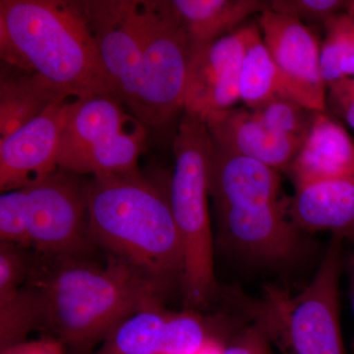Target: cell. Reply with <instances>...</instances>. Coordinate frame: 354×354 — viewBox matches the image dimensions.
<instances>
[{"mask_svg": "<svg viewBox=\"0 0 354 354\" xmlns=\"http://www.w3.org/2000/svg\"><path fill=\"white\" fill-rule=\"evenodd\" d=\"M191 50L164 1H153L138 66L123 104L150 127H164L183 109Z\"/></svg>", "mask_w": 354, "mask_h": 354, "instance_id": "52a82bcc", "label": "cell"}, {"mask_svg": "<svg viewBox=\"0 0 354 354\" xmlns=\"http://www.w3.org/2000/svg\"><path fill=\"white\" fill-rule=\"evenodd\" d=\"M351 305H353V311L354 315V255L353 259V265H351Z\"/></svg>", "mask_w": 354, "mask_h": 354, "instance_id": "1f68e13d", "label": "cell"}, {"mask_svg": "<svg viewBox=\"0 0 354 354\" xmlns=\"http://www.w3.org/2000/svg\"><path fill=\"white\" fill-rule=\"evenodd\" d=\"M295 187L330 179H354V143L327 113L317 111L309 134L286 169Z\"/></svg>", "mask_w": 354, "mask_h": 354, "instance_id": "9a60e30c", "label": "cell"}, {"mask_svg": "<svg viewBox=\"0 0 354 354\" xmlns=\"http://www.w3.org/2000/svg\"><path fill=\"white\" fill-rule=\"evenodd\" d=\"M349 17L351 18L354 24V1H349L348 6V12Z\"/></svg>", "mask_w": 354, "mask_h": 354, "instance_id": "d6a6232c", "label": "cell"}, {"mask_svg": "<svg viewBox=\"0 0 354 354\" xmlns=\"http://www.w3.org/2000/svg\"><path fill=\"white\" fill-rule=\"evenodd\" d=\"M277 169L213 141L209 165V195L216 209L252 207L281 200Z\"/></svg>", "mask_w": 354, "mask_h": 354, "instance_id": "4fadbf2b", "label": "cell"}, {"mask_svg": "<svg viewBox=\"0 0 354 354\" xmlns=\"http://www.w3.org/2000/svg\"><path fill=\"white\" fill-rule=\"evenodd\" d=\"M320 69L326 86L354 77V24L348 13H339L324 25Z\"/></svg>", "mask_w": 354, "mask_h": 354, "instance_id": "7402d4cb", "label": "cell"}, {"mask_svg": "<svg viewBox=\"0 0 354 354\" xmlns=\"http://www.w3.org/2000/svg\"><path fill=\"white\" fill-rule=\"evenodd\" d=\"M0 241L29 248V235L26 225L24 188L2 193L0 196Z\"/></svg>", "mask_w": 354, "mask_h": 354, "instance_id": "484cf974", "label": "cell"}, {"mask_svg": "<svg viewBox=\"0 0 354 354\" xmlns=\"http://www.w3.org/2000/svg\"><path fill=\"white\" fill-rule=\"evenodd\" d=\"M39 328L44 329V304L34 283L22 286L15 297L0 304V351L26 342Z\"/></svg>", "mask_w": 354, "mask_h": 354, "instance_id": "44dd1931", "label": "cell"}, {"mask_svg": "<svg viewBox=\"0 0 354 354\" xmlns=\"http://www.w3.org/2000/svg\"><path fill=\"white\" fill-rule=\"evenodd\" d=\"M30 244L44 257L83 256L88 235L84 181L57 169L24 186Z\"/></svg>", "mask_w": 354, "mask_h": 354, "instance_id": "ba28073f", "label": "cell"}, {"mask_svg": "<svg viewBox=\"0 0 354 354\" xmlns=\"http://www.w3.org/2000/svg\"><path fill=\"white\" fill-rule=\"evenodd\" d=\"M73 99L37 74L2 64L0 138L41 115L55 102Z\"/></svg>", "mask_w": 354, "mask_h": 354, "instance_id": "ac0fdd59", "label": "cell"}, {"mask_svg": "<svg viewBox=\"0 0 354 354\" xmlns=\"http://www.w3.org/2000/svg\"><path fill=\"white\" fill-rule=\"evenodd\" d=\"M203 121L215 143L278 171L288 169L304 144L274 131L248 108L211 113Z\"/></svg>", "mask_w": 354, "mask_h": 354, "instance_id": "5bb4252c", "label": "cell"}, {"mask_svg": "<svg viewBox=\"0 0 354 354\" xmlns=\"http://www.w3.org/2000/svg\"><path fill=\"white\" fill-rule=\"evenodd\" d=\"M34 285L43 299L44 329L70 354H91L130 316L160 306L162 288L127 261L109 254L106 265L59 256Z\"/></svg>", "mask_w": 354, "mask_h": 354, "instance_id": "6da1fadb", "label": "cell"}, {"mask_svg": "<svg viewBox=\"0 0 354 354\" xmlns=\"http://www.w3.org/2000/svg\"><path fill=\"white\" fill-rule=\"evenodd\" d=\"M221 241L236 252L263 262L288 260L297 245V227L288 200L216 209Z\"/></svg>", "mask_w": 354, "mask_h": 354, "instance_id": "7c38bea8", "label": "cell"}, {"mask_svg": "<svg viewBox=\"0 0 354 354\" xmlns=\"http://www.w3.org/2000/svg\"><path fill=\"white\" fill-rule=\"evenodd\" d=\"M259 27L297 101L311 111L327 113V86L321 74V44L316 35L301 21L271 10L261 13Z\"/></svg>", "mask_w": 354, "mask_h": 354, "instance_id": "9c48e42d", "label": "cell"}, {"mask_svg": "<svg viewBox=\"0 0 354 354\" xmlns=\"http://www.w3.org/2000/svg\"><path fill=\"white\" fill-rule=\"evenodd\" d=\"M213 339H220L195 310L167 313L164 354H195Z\"/></svg>", "mask_w": 354, "mask_h": 354, "instance_id": "cb8c5ba5", "label": "cell"}, {"mask_svg": "<svg viewBox=\"0 0 354 354\" xmlns=\"http://www.w3.org/2000/svg\"><path fill=\"white\" fill-rule=\"evenodd\" d=\"M243 55L242 28L193 53L184 94V113L204 120L209 114L234 108L241 100Z\"/></svg>", "mask_w": 354, "mask_h": 354, "instance_id": "30bf717a", "label": "cell"}, {"mask_svg": "<svg viewBox=\"0 0 354 354\" xmlns=\"http://www.w3.org/2000/svg\"><path fill=\"white\" fill-rule=\"evenodd\" d=\"M341 239L334 235L318 272L297 295L274 285L257 298L236 295L242 313L283 354H346L339 325Z\"/></svg>", "mask_w": 354, "mask_h": 354, "instance_id": "5b68a950", "label": "cell"}, {"mask_svg": "<svg viewBox=\"0 0 354 354\" xmlns=\"http://www.w3.org/2000/svg\"><path fill=\"white\" fill-rule=\"evenodd\" d=\"M290 215L297 228L329 230L354 241V179H330L295 187L288 200Z\"/></svg>", "mask_w": 354, "mask_h": 354, "instance_id": "2e32d148", "label": "cell"}, {"mask_svg": "<svg viewBox=\"0 0 354 354\" xmlns=\"http://www.w3.org/2000/svg\"><path fill=\"white\" fill-rule=\"evenodd\" d=\"M225 348L221 339H213L195 354H223Z\"/></svg>", "mask_w": 354, "mask_h": 354, "instance_id": "4dcf8cb0", "label": "cell"}, {"mask_svg": "<svg viewBox=\"0 0 354 354\" xmlns=\"http://www.w3.org/2000/svg\"><path fill=\"white\" fill-rule=\"evenodd\" d=\"M274 131L304 142L309 134L317 111L285 97H274L249 109Z\"/></svg>", "mask_w": 354, "mask_h": 354, "instance_id": "603a6c76", "label": "cell"}, {"mask_svg": "<svg viewBox=\"0 0 354 354\" xmlns=\"http://www.w3.org/2000/svg\"><path fill=\"white\" fill-rule=\"evenodd\" d=\"M113 95L70 101L58 153V169L77 176H120L138 171L145 147L143 123Z\"/></svg>", "mask_w": 354, "mask_h": 354, "instance_id": "8992f818", "label": "cell"}, {"mask_svg": "<svg viewBox=\"0 0 354 354\" xmlns=\"http://www.w3.org/2000/svg\"><path fill=\"white\" fill-rule=\"evenodd\" d=\"M167 317L162 307L138 312L114 328L91 354H164Z\"/></svg>", "mask_w": 354, "mask_h": 354, "instance_id": "ffe728a7", "label": "cell"}, {"mask_svg": "<svg viewBox=\"0 0 354 354\" xmlns=\"http://www.w3.org/2000/svg\"><path fill=\"white\" fill-rule=\"evenodd\" d=\"M165 9L189 44L191 55L232 32L254 13L270 10L262 0H174Z\"/></svg>", "mask_w": 354, "mask_h": 354, "instance_id": "e0dca14e", "label": "cell"}, {"mask_svg": "<svg viewBox=\"0 0 354 354\" xmlns=\"http://www.w3.org/2000/svg\"><path fill=\"white\" fill-rule=\"evenodd\" d=\"M270 344L264 333L251 325L225 346L223 354H272Z\"/></svg>", "mask_w": 354, "mask_h": 354, "instance_id": "f1b7e54d", "label": "cell"}, {"mask_svg": "<svg viewBox=\"0 0 354 354\" xmlns=\"http://www.w3.org/2000/svg\"><path fill=\"white\" fill-rule=\"evenodd\" d=\"M55 102L41 115L0 138V190L24 187L58 169V153L70 101Z\"/></svg>", "mask_w": 354, "mask_h": 354, "instance_id": "8fae6325", "label": "cell"}, {"mask_svg": "<svg viewBox=\"0 0 354 354\" xmlns=\"http://www.w3.org/2000/svg\"><path fill=\"white\" fill-rule=\"evenodd\" d=\"M348 3L342 0H272L270 1V10L295 18L304 24L324 27Z\"/></svg>", "mask_w": 354, "mask_h": 354, "instance_id": "4316f807", "label": "cell"}, {"mask_svg": "<svg viewBox=\"0 0 354 354\" xmlns=\"http://www.w3.org/2000/svg\"><path fill=\"white\" fill-rule=\"evenodd\" d=\"M212 148L206 123L184 113L174 139V169L167 193L183 245L181 286L188 310L205 306L216 290L208 202Z\"/></svg>", "mask_w": 354, "mask_h": 354, "instance_id": "277c9868", "label": "cell"}, {"mask_svg": "<svg viewBox=\"0 0 354 354\" xmlns=\"http://www.w3.org/2000/svg\"><path fill=\"white\" fill-rule=\"evenodd\" d=\"M0 57L2 64L37 74L73 99L111 95L77 1L1 0Z\"/></svg>", "mask_w": 354, "mask_h": 354, "instance_id": "7a4b0ae2", "label": "cell"}, {"mask_svg": "<svg viewBox=\"0 0 354 354\" xmlns=\"http://www.w3.org/2000/svg\"><path fill=\"white\" fill-rule=\"evenodd\" d=\"M66 354H70V353H68V351H67V353H66Z\"/></svg>", "mask_w": 354, "mask_h": 354, "instance_id": "836d02e7", "label": "cell"}, {"mask_svg": "<svg viewBox=\"0 0 354 354\" xmlns=\"http://www.w3.org/2000/svg\"><path fill=\"white\" fill-rule=\"evenodd\" d=\"M242 30L244 55L241 69V99L246 108H255L274 97L297 102L290 84L266 46L260 28L247 25Z\"/></svg>", "mask_w": 354, "mask_h": 354, "instance_id": "d6986e66", "label": "cell"}, {"mask_svg": "<svg viewBox=\"0 0 354 354\" xmlns=\"http://www.w3.org/2000/svg\"><path fill=\"white\" fill-rule=\"evenodd\" d=\"M62 342L48 335L37 341L24 342L0 351V354H66Z\"/></svg>", "mask_w": 354, "mask_h": 354, "instance_id": "f546056e", "label": "cell"}, {"mask_svg": "<svg viewBox=\"0 0 354 354\" xmlns=\"http://www.w3.org/2000/svg\"><path fill=\"white\" fill-rule=\"evenodd\" d=\"M27 249L0 241V304L15 297L32 274L34 265Z\"/></svg>", "mask_w": 354, "mask_h": 354, "instance_id": "d4e9b609", "label": "cell"}, {"mask_svg": "<svg viewBox=\"0 0 354 354\" xmlns=\"http://www.w3.org/2000/svg\"><path fill=\"white\" fill-rule=\"evenodd\" d=\"M93 244L130 263L164 290L183 274L180 237L169 193L139 171L84 181Z\"/></svg>", "mask_w": 354, "mask_h": 354, "instance_id": "3957f363", "label": "cell"}, {"mask_svg": "<svg viewBox=\"0 0 354 354\" xmlns=\"http://www.w3.org/2000/svg\"><path fill=\"white\" fill-rule=\"evenodd\" d=\"M326 104L354 130V77L328 85Z\"/></svg>", "mask_w": 354, "mask_h": 354, "instance_id": "83f0119b", "label": "cell"}]
</instances>
